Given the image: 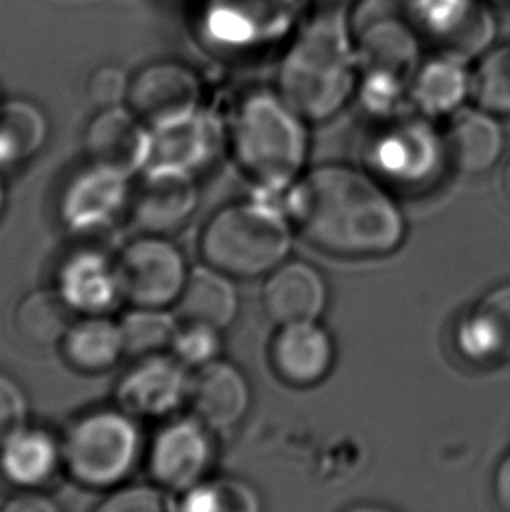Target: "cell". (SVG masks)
I'll use <instances>...</instances> for the list:
<instances>
[{"mask_svg": "<svg viewBox=\"0 0 510 512\" xmlns=\"http://www.w3.org/2000/svg\"><path fill=\"white\" fill-rule=\"evenodd\" d=\"M283 210L304 242L327 256H390L406 240V217L392 191L346 163L306 170L287 191Z\"/></svg>", "mask_w": 510, "mask_h": 512, "instance_id": "obj_1", "label": "cell"}, {"mask_svg": "<svg viewBox=\"0 0 510 512\" xmlns=\"http://www.w3.org/2000/svg\"><path fill=\"white\" fill-rule=\"evenodd\" d=\"M359 63L348 6H320L304 18L276 65L275 88L308 123L324 125L355 100Z\"/></svg>", "mask_w": 510, "mask_h": 512, "instance_id": "obj_2", "label": "cell"}, {"mask_svg": "<svg viewBox=\"0 0 510 512\" xmlns=\"http://www.w3.org/2000/svg\"><path fill=\"white\" fill-rule=\"evenodd\" d=\"M308 126L275 86L250 91L238 102L226 130L228 147L261 196L287 193L306 172Z\"/></svg>", "mask_w": 510, "mask_h": 512, "instance_id": "obj_3", "label": "cell"}, {"mask_svg": "<svg viewBox=\"0 0 510 512\" xmlns=\"http://www.w3.org/2000/svg\"><path fill=\"white\" fill-rule=\"evenodd\" d=\"M294 226L285 210L255 198L219 208L201 229L203 263L235 280L266 277L289 257Z\"/></svg>", "mask_w": 510, "mask_h": 512, "instance_id": "obj_4", "label": "cell"}, {"mask_svg": "<svg viewBox=\"0 0 510 512\" xmlns=\"http://www.w3.org/2000/svg\"><path fill=\"white\" fill-rule=\"evenodd\" d=\"M60 444L63 471L90 490L123 485L142 453L135 418L119 408L77 416Z\"/></svg>", "mask_w": 510, "mask_h": 512, "instance_id": "obj_5", "label": "cell"}, {"mask_svg": "<svg viewBox=\"0 0 510 512\" xmlns=\"http://www.w3.org/2000/svg\"><path fill=\"white\" fill-rule=\"evenodd\" d=\"M378 14H399L423 42L469 62L497 39V14L488 0H364L360 20Z\"/></svg>", "mask_w": 510, "mask_h": 512, "instance_id": "obj_6", "label": "cell"}, {"mask_svg": "<svg viewBox=\"0 0 510 512\" xmlns=\"http://www.w3.org/2000/svg\"><path fill=\"white\" fill-rule=\"evenodd\" d=\"M367 172L390 191L427 186L448 163L435 121L409 111L381 121L366 146Z\"/></svg>", "mask_w": 510, "mask_h": 512, "instance_id": "obj_7", "label": "cell"}, {"mask_svg": "<svg viewBox=\"0 0 510 512\" xmlns=\"http://www.w3.org/2000/svg\"><path fill=\"white\" fill-rule=\"evenodd\" d=\"M308 0H215L210 32L236 55L283 51L304 20Z\"/></svg>", "mask_w": 510, "mask_h": 512, "instance_id": "obj_8", "label": "cell"}, {"mask_svg": "<svg viewBox=\"0 0 510 512\" xmlns=\"http://www.w3.org/2000/svg\"><path fill=\"white\" fill-rule=\"evenodd\" d=\"M119 287L131 306L168 308L179 301L191 268L168 236L142 235L116 257Z\"/></svg>", "mask_w": 510, "mask_h": 512, "instance_id": "obj_9", "label": "cell"}, {"mask_svg": "<svg viewBox=\"0 0 510 512\" xmlns=\"http://www.w3.org/2000/svg\"><path fill=\"white\" fill-rule=\"evenodd\" d=\"M212 432L193 415L168 420L152 437L145 455L152 483L182 495L205 481L215 460Z\"/></svg>", "mask_w": 510, "mask_h": 512, "instance_id": "obj_10", "label": "cell"}, {"mask_svg": "<svg viewBox=\"0 0 510 512\" xmlns=\"http://www.w3.org/2000/svg\"><path fill=\"white\" fill-rule=\"evenodd\" d=\"M200 77L177 62H156L131 77L126 105L152 132L187 123L201 111Z\"/></svg>", "mask_w": 510, "mask_h": 512, "instance_id": "obj_11", "label": "cell"}, {"mask_svg": "<svg viewBox=\"0 0 510 512\" xmlns=\"http://www.w3.org/2000/svg\"><path fill=\"white\" fill-rule=\"evenodd\" d=\"M200 203L196 173L154 163L142 172L131 187L130 205L133 226L142 235L168 236L191 221Z\"/></svg>", "mask_w": 510, "mask_h": 512, "instance_id": "obj_12", "label": "cell"}, {"mask_svg": "<svg viewBox=\"0 0 510 512\" xmlns=\"http://www.w3.org/2000/svg\"><path fill=\"white\" fill-rule=\"evenodd\" d=\"M130 196V177L90 163L65 182L58 215L76 235L102 233L128 210Z\"/></svg>", "mask_w": 510, "mask_h": 512, "instance_id": "obj_13", "label": "cell"}, {"mask_svg": "<svg viewBox=\"0 0 510 512\" xmlns=\"http://www.w3.org/2000/svg\"><path fill=\"white\" fill-rule=\"evenodd\" d=\"M359 76L411 86L423 60V39L399 14H378L353 23Z\"/></svg>", "mask_w": 510, "mask_h": 512, "instance_id": "obj_14", "label": "cell"}, {"mask_svg": "<svg viewBox=\"0 0 510 512\" xmlns=\"http://www.w3.org/2000/svg\"><path fill=\"white\" fill-rule=\"evenodd\" d=\"M191 374L172 353L140 357L116 385L118 408L133 418H166L187 402Z\"/></svg>", "mask_w": 510, "mask_h": 512, "instance_id": "obj_15", "label": "cell"}, {"mask_svg": "<svg viewBox=\"0 0 510 512\" xmlns=\"http://www.w3.org/2000/svg\"><path fill=\"white\" fill-rule=\"evenodd\" d=\"M154 133L125 107L98 111L84 132V153L93 165L133 177L151 165Z\"/></svg>", "mask_w": 510, "mask_h": 512, "instance_id": "obj_16", "label": "cell"}, {"mask_svg": "<svg viewBox=\"0 0 510 512\" xmlns=\"http://www.w3.org/2000/svg\"><path fill=\"white\" fill-rule=\"evenodd\" d=\"M268 360L278 380L292 388H313L331 374L336 360L334 341L318 320L276 326Z\"/></svg>", "mask_w": 510, "mask_h": 512, "instance_id": "obj_17", "label": "cell"}, {"mask_svg": "<svg viewBox=\"0 0 510 512\" xmlns=\"http://www.w3.org/2000/svg\"><path fill=\"white\" fill-rule=\"evenodd\" d=\"M261 301L276 326L320 320L329 303V287L317 266L287 257L264 277Z\"/></svg>", "mask_w": 510, "mask_h": 512, "instance_id": "obj_18", "label": "cell"}, {"mask_svg": "<svg viewBox=\"0 0 510 512\" xmlns=\"http://www.w3.org/2000/svg\"><path fill=\"white\" fill-rule=\"evenodd\" d=\"M187 404L208 429H233L249 413L252 390L242 369L219 357L194 369Z\"/></svg>", "mask_w": 510, "mask_h": 512, "instance_id": "obj_19", "label": "cell"}, {"mask_svg": "<svg viewBox=\"0 0 510 512\" xmlns=\"http://www.w3.org/2000/svg\"><path fill=\"white\" fill-rule=\"evenodd\" d=\"M55 289L76 315H107L123 299L116 261L95 249L65 257L56 270Z\"/></svg>", "mask_w": 510, "mask_h": 512, "instance_id": "obj_20", "label": "cell"}, {"mask_svg": "<svg viewBox=\"0 0 510 512\" xmlns=\"http://www.w3.org/2000/svg\"><path fill=\"white\" fill-rule=\"evenodd\" d=\"M472 62L462 56L437 51L423 56L409 86L411 111L441 121L470 104Z\"/></svg>", "mask_w": 510, "mask_h": 512, "instance_id": "obj_21", "label": "cell"}, {"mask_svg": "<svg viewBox=\"0 0 510 512\" xmlns=\"http://www.w3.org/2000/svg\"><path fill=\"white\" fill-rule=\"evenodd\" d=\"M446 158L463 175H483L504 154L505 135L500 118L467 104L446 119L442 132Z\"/></svg>", "mask_w": 510, "mask_h": 512, "instance_id": "obj_22", "label": "cell"}, {"mask_svg": "<svg viewBox=\"0 0 510 512\" xmlns=\"http://www.w3.org/2000/svg\"><path fill=\"white\" fill-rule=\"evenodd\" d=\"M456 348L477 364L510 360V282L484 294L458 322Z\"/></svg>", "mask_w": 510, "mask_h": 512, "instance_id": "obj_23", "label": "cell"}, {"mask_svg": "<svg viewBox=\"0 0 510 512\" xmlns=\"http://www.w3.org/2000/svg\"><path fill=\"white\" fill-rule=\"evenodd\" d=\"M154 133L151 165L163 163L198 173L210 167L228 144L221 121L201 109L187 123Z\"/></svg>", "mask_w": 510, "mask_h": 512, "instance_id": "obj_24", "label": "cell"}, {"mask_svg": "<svg viewBox=\"0 0 510 512\" xmlns=\"http://www.w3.org/2000/svg\"><path fill=\"white\" fill-rule=\"evenodd\" d=\"M62 467V444L42 429L23 427L0 444V476L18 490H37Z\"/></svg>", "mask_w": 510, "mask_h": 512, "instance_id": "obj_25", "label": "cell"}, {"mask_svg": "<svg viewBox=\"0 0 510 512\" xmlns=\"http://www.w3.org/2000/svg\"><path fill=\"white\" fill-rule=\"evenodd\" d=\"M175 308L182 322H198L224 331L235 322L240 308L235 278L205 263L191 268Z\"/></svg>", "mask_w": 510, "mask_h": 512, "instance_id": "obj_26", "label": "cell"}, {"mask_svg": "<svg viewBox=\"0 0 510 512\" xmlns=\"http://www.w3.org/2000/svg\"><path fill=\"white\" fill-rule=\"evenodd\" d=\"M58 348L63 360L83 374L105 373L126 355L119 320L107 315H84L72 322Z\"/></svg>", "mask_w": 510, "mask_h": 512, "instance_id": "obj_27", "label": "cell"}, {"mask_svg": "<svg viewBox=\"0 0 510 512\" xmlns=\"http://www.w3.org/2000/svg\"><path fill=\"white\" fill-rule=\"evenodd\" d=\"M72 315L74 312L56 289H35L14 308V333L25 345L48 350L60 346L74 322Z\"/></svg>", "mask_w": 510, "mask_h": 512, "instance_id": "obj_28", "label": "cell"}, {"mask_svg": "<svg viewBox=\"0 0 510 512\" xmlns=\"http://www.w3.org/2000/svg\"><path fill=\"white\" fill-rule=\"evenodd\" d=\"M48 119L28 100L0 104V170L32 160L48 140Z\"/></svg>", "mask_w": 510, "mask_h": 512, "instance_id": "obj_29", "label": "cell"}, {"mask_svg": "<svg viewBox=\"0 0 510 512\" xmlns=\"http://www.w3.org/2000/svg\"><path fill=\"white\" fill-rule=\"evenodd\" d=\"M470 104L497 118H510V42L493 44L472 62Z\"/></svg>", "mask_w": 510, "mask_h": 512, "instance_id": "obj_30", "label": "cell"}, {"mask_svg": "<svg viewBox=\"0 0 510 512\" xmlns=\"http://www.w3.org/2000/svg\"><path fill=\"white\" fill-rule=\"evenodd\" d=\"M179 324L180 320L166 308L131 306L119 320L126 355L140 359L170 352Z\"/></svg>", "mask_w": 510, "mask_h": 512, "instance_id": "obj_31", "label": "cell"}, {"mask_svg": "<svg viewBox=\"0 0 510 512\" xmlns=\"http://www.w3.org/2000/svg\"><path fill=\"white\" fill-rule=\"evenodd\" d=\"M177 509L182 511L250 512L259 509V500L249 486L235 479L201 481L189 492L180 495Z\"/></svg>", "mask_w": 510, "mask_h": 512, "instance_id": "obj_32", "label": "cell"}, {"mask_svg": "<svg viewBox=\"0 0 510 512\" xmlns=\"http://www.w3.org/2000/svg\"><path fill=\"white\" fill-rule=\"evenodd\" d=\"M221 333L219 329L205 324L180 320L170 353L189 371H194L212 360L219 359L222 348Z\"/></svg>", "mask_w": 510, "mask_h": 512, "instance_id": "obj_33", "label": "cell"}, {"mask_svg": "<svg viewBox=\"0 0 510 512\" xmlns=\"http://www.w3.org/2000/svg\"><path fill=\"white\" fill-rule=\"evenodd\" d=\"M97 509L100 512H166L177 509V504L173 502L172 493L151 483L116 486Z\"/></svg>", "mask_w": 510, "mask_h": 512, "instance_id": "obj_34", "label": "cell"}, {"mask_svg": "<svg viewBox=\"0 0 510 512\" xmlns=\"http://www.w3.org/2000/svg\"><path fill=\"white\" fill-rule=\"evenodd\" d=\"M130 83L131 77L126 76L125 70L114 65H104L91 74L86 93L91 104L95 105L98 111H104L126 104Z\"/></svg>", "mask_w": 510, "mask_h": 512, "instance_id": "obj_35", "label": "cell"}, {"mask_svg": "<svg viewBox=\"0 0 510 512\" xmlns=\"http://www.w3.org/2000/svg\"><path fill=\"white\" fill-rule=\"evenodd\" d=\"M28 399L20 383L0 373V444L27 427Z\"/></svg>", "mask_w": 510, "mask_h": 512, "instance_id": "obj_36", "label": "cell"}, {"mask_svg": "<svg viewBox=\"0 0 510 512\" xmlns=\"http://www.w3.org/2000/svg\"><path fill=\"white\" fill-rule=\"evenodd\" d=\"M4 512H56L60 506L51 497L37 490H20L14 497L4 502Z\"/></svg>", "mask_w": 510, "mask_h": 512, "instance_id": "obj_37", "label": "cell"}, {"mask_svg": "<svg viewBox=\"0 0 510 512\" xmlns=\"http://www.w3.org/2000/svg\"><path fill=\"white\" fill-rule=\"evenodd\" d=\"M495 495L505 509H510V453L495 472Z\"/></svg>", "mask_w": 510, "mask_h": 512, "instance_id": "obj_38", "label": "cell"}, {"mask_svg": "<svg viewBox=\"0 0 510 512\" xmlns=\"http://www.w3.org/2000/svg\"><path fill=\"white\" fill-rule=\"evenodd\" d=\"M502 191H504V196L510 203V161L505 165L504 172H502Z\"/></svg>", "mask_w": 510, "mask_h": 512, "instance_id": "obj_39", "label": "cell"}, {"mask_svg": "<svg viewBox=\"0 0 510 512\" xmlns=\"http://www.w3.org/2000/svg\"><path fill=\"white\" fill-rule=\"evenodd\" d=\"M318 6H348L352 4L353 0H315Z\"/></svg>", "mask_w": 510, "mask_h": 512, "instance_id": "obj_40", "label": "cell"}, {"mask_svg": "<svg viewBox=\"0 0 510 512\" xmlns=\"http://www.w3.org/2000/svg\"><path fill=\"white\" fill-rule=\"evenodd\" d=\"M4 201H6V194H4V184H2V179H0V214L4 210Z\"/></svg>", "mask_w": 510, "mask_h": 512, "instance_id": "obj_41", "label": "cell"}, {"mask_svg": "<svg viewBox=\"0 0 510 512\" xmlns=\"http://www.w3.org/2000/svg\"><path fill=\"white\" fill-rule=\"evenodd\" d=\"M498 6L505 7V9H510V0H495Z\"/></svg>", "mask_w": 510, "mask_h": 512, "instance_id": "obj_42", "label": "cell"}]
</instances>
